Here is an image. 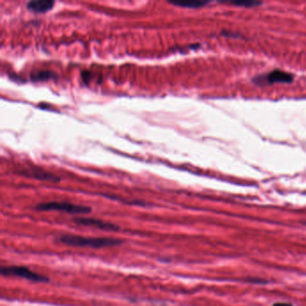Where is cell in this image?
Wrapping results in <instances>:
<instances>
[{
  "mask_svg": "<svg viewBox=\"0 0 306 306\" xmlns=\"http://www.w3.org/2000/svg\"><path fill=\"white\" fill-rule=\"evenodd\" d=\"M59 242L67 246L91 247L94 249L119 246L124 242V241L113 237H85L73 234L60 235Z\"/></svg>",
  "mask_w": 306,
  "mask_h": 306,
  "instance_id": "6da1fadb",
  "label": "cell"
},
{
  "mask_svg": "<svg viewBox=\"0 0 306 306\" xmlns=\"http://www.w3.org/2000/svg\"><path fill=\"white\" fill-rule=\"evenodd\" d=\"M38 211H61L68 214L84 215L90 213L91 208L83 205L73 204L69 202H60V201H49L37 205L34 208Z\"/></svg>",
  "mask_w": 306,
  "mask_h": 306,
  "instance_id": "7a4b0ae2",
  "label": "cell"
},
{
  "mask_svg": "<svg viewBox=\"0 0 306 306\" xmlns=\"http://www.w3.org/2000/svg\"><path fill=\"white\" fill-rule=\"evenodd\" d=\"M0 273L2 276H16L33 282L47 283L49 281L48 276L34 272L24 266H4L1 267Z\"/></svg>",
  "mask_w": 306,
  "mask_h": 306,
  "instance_id": "3957f363",
  "label": "cell"
},
{
  "mask_svg": "<svg viewBox=\"0 0 306 306\" xmlns=\"http://www.w3.org/2000/svg\"><path fill=\"white\" fill-rule=\"evenodd\" d=\"M74 222L78 225L94 227V228L100 229L103 231H110V232H117L120 230V226L118 225H115L113 223L107 222L102 219L98 218H92V217H76L74 218Z\"/></svg>",
  "mask_w": 306,
  "mask_h": 306,
  "instance_id": "277c9868",
  "label": "cell"
},
{
  "mask_svg": "<svg viewBox=\"0 0 306 306\" xmlns=\"http://www.w3.org/2000/svg\"><path fill=\"white\" fill-rule=\"evenodd\" d=\"M260 83L266 82L268 84H274V83H290L293 81V76L288 72H285L282 70H274L272 72L269 73L265 76H261L259 78H256Z\"/></svg>",
  "mask_w": 306,
  "mask_h": 306,
  "instance_id": "5b68a950",
  "label": "cell"
},
{
  "mask_svg": "<svg viewBox=\"0 0 306 306\" xmlns=\"http://www.w3.org/2000/svg\"><path fill=\"white\" fill-rule=\"evenodd\" d=\"M54 1L51 0H33L27 4V8L33 12H47L54 6Z\"/></svg>",
  "mask_w": 306,
  "mask_h": 306,
  "instance_id": "8992f818",
  "label": "cell"
},
{
  "mask_svg": "<svg viewBox=\"0 0 306 306\" xmlns=\"http://www.w3.org/2000/svg\"><path fill=\"white\" fill-rule=\"evenodd\" d=\"M31 174H25L27 176H32L33 178H36L38 180H48V181H52V182H59L60 178L57 177L56 175L53 174H48L46 172H42V171H34V172H29Z\"/></svg>",
  "mask_w": 306,
  "mask_h": 306,
  "instance_id": "52a82bcc",
  "label": "cell"
},
{
  "mask_svg": "<svg viewBox=\"0 0 306 306\" xmlns=\"http://www.w3.org/2000/svg\"><path fill=\"white\" fill-rule=\"evenodd\" d=\"M171 4L175 6H183V7H198V6H203L204 2L200 1H171Z\"/></svg>",
  "mask_w": 306,
  "mask_h": 306,
  "instance_id": "ba28073f",
  "label": "cell"
},
{
  "mask_svg": "<svg viewBox=\"0 0 306 306\" xmlns=\"http://www.w3.org/2000/svg\"><path fill=\"white\" fill-rule=\"evenodd\" d=\"M52 74L48 72V71H41L35 74V76H32L33 79L37 80H43V79H47V78H51Z\"/></svg>",
  "mask_w": 306,
  "mask_h": 306,
  "instance_id": "9c48e42d",
  "label": "cell"
},
{
  "mask_svg": "<svg viewBox=\"0 0 306 306\" xmlns=\"http://www.w3.org/2000/svg\"><path fill=\"white\" fill-rule=\"evenodd\" d=\"M272 306H293L291 304H288V303H276L274 304Z\"/></svg>",
  "mask_w": 306,
  "mask_h": 306,
  "instance_id": "30bf717a",
  "label": "cell"
}]
</instances>
